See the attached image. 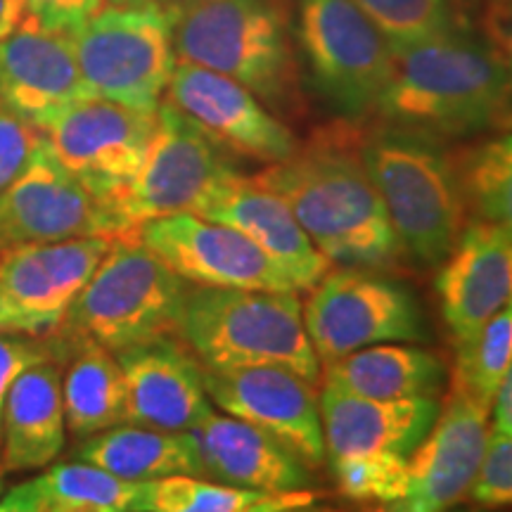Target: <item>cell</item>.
<instances>
[{"label": "cell", "mask_w": 512, "mask_h": 512, "mask_svg": "<svg viewBox=\"0 0 512 512\" xmlns=\"http://www.w3.org/2000/svg\"><path fill=\"white\" fill-rule=\"evenodd\" d=\"M166 95V102L233 155L278 164L299 145L290 128L275 119L252 91L219 72L176 62Z\"/></svg>", "instance_id": "16"}, {"label": "cell", "mask_w": 512, "mask_h": 512, "mask_svg": "<svg viewBox=\"0 0 512 512\" xmlns=\"http://www.w3.org/2000/svg\"><path fill=\"white\" fill-rule=\"evenodd\" d=\"M138 240L190 285L299 292L290 275L247 235L202 216L147 221L138 228Z\"/></svg>", "instance_id": "14"}, {"label": "cell", "mask_w": 512, "mask_h": 512, "mask_svg": "<svg viewBox=\"0 0 512 512\" xmlns=\"http://www.w3.org/2000/svg\"><path fill=\"white\" fill-rule=\"evenodd\" d=\"M467 496L472 503L489 510L512 508V434H489L482 463Z\"/></svg>", "instance_id": "33"}, {"label": "cell", "mask_w": 512, "mask_h": 512, "mask_svg": "<svg viewBox=\"0 0 512 512\" xmlns=\"http://www.w3.org/2000/svg\"><path fill=\"white\" fill-rule=\"evenodd\" d=\"M484 27L489 43L501 55L512 81V0H498L484 10Z\"/></svg>", "instance_id": "38"}, {"label": "cell", "mask_w": 512, "mask_h": 512, "mask_svg": "<svg viewBox=\"0 0 512 512\" xmlns=\"http://www.w3.org/2000/svg\"><path fill=\"white\" fill-rule=\"evenodd\" d=\"M434 287L458 347L512 302V230L479 219L467 223Z\"/></svg>", "instance_id": "19"}, {"label": "cell", "mask_w": 512, "mask_h": 512, "mask_svg": "<svg viewBox=\"0 0 512 512\" xmlns=\"http://www.w3.org/2000/svg\"><path fill=\"white\" fill-rule=\"evenodd\" d=\"M188 285L138 235H121L76 294L55 335L72 351L95 344L112 354L159 337H178Z\"/></svg>", "instance_id": "6"}, {"label": "cell", "mask_w": 512, "mask_h": 512, "mask_svg": "<svg viewBox=\"0 0 512 512\" xmlns=\"http://www.w3.org/2000/svg\"><path fill=\"white\" fill-rule=\"evenodd\" d=\"M392 53L453 31L451 0H354Z\"/></svg>", "instance_id": "31"}, {"label": "cell", "mask_w": 512, "mask_h": 512, "mask_svg": "<svg viewBox=\"0 0 512 512\" xmlns=\"http://www.w3.org/2000/svg\"><path fill=\"white\" fill-rule=\"evenodd\" d=\"M188 434L202 479L266 494L304 491L313 482L309 467L292 448L233 415L211 411Z\"/></svg>", "instance_id": "23"}, {"label": "cell", "mask_w": 512, "mask_h": 512, "mask_svg": "<svg viewBox=\"0 0 512 512\" xmlns=\"http://www.w3.org/2000/svg\"><path fill=\"white\" fill-rule=\"evenodd\" d=\"M448 512H482V510H448Z\"/></svg>", "instance_id": "45"}, {"label": "cell", "mask_w": 512, "mask_h": 512, "mask_svg": "<svg viewBox=\"0 0 512 512\" xmlns=\"http://www.w3.org/2000/svg\"><path fill=\"white\" fill-rule=\"evenodd\" d=\"M204 387L226 415L283 441L309 467L325 463L318 394L306 377L278 366L204 368Z\"/></svg>", "instance_id": "15"}, {"label": "cell", "mask_w": 512, "mask_h": 512, "mask_svg": "<svg viewBox=\"0 0 512 512\" xmlns=\"http://www.w3.org/2000/svg\"><path fill=\"white\" fill-rule=\"evenodd\" d=\"M453 162L465 209L512 230V133L484 140Z\"/></svg>", "instance_id": "28"}, {"label": "cell", "mask_w": 512, "mask_h": 512, "mask_svg": "<svg viewBox=\"0 0 512 512\" xmlns=\"http://www.w3.org/2000/svg\"><path fill=\"white\" fill-rule=\"evenodd\" d=\"M0 512H119L112 508H95V505H83L67 501V498L43 489L36 479L17 484L0 501Z\"/></svg>", "instance_id": "37"}, {"label": "cell", "mask_w": 512, "mask_h": 512, "mask_svg": "<svg viewBox=\"0 0 512 512\" xmlns=\"http://www.w3.org/2000/svg\"><path fill=\"white\" fill-rule=\"evenodd\" d=\"M0 494H3V470H0Z\"/></svg>", "instance_id": "44"}, {"label": "cell", "mask_w": 512, "mask_h": 512, "mask_svg": "<svg viewBox=\"0 0 512 512\" xmlns=\"http://www.w3.org/2000/svg\"><path fill=\"white\" fill-rule=\"evenodd\" d=\"M76 458L126 482H150L171 475L200 477V460L188 432L119 425L86 437Z\"/></svg>", "instance_id": "26"}, {"label": "cell", "mask_w": 512, "mask_h": 512, "mask_svg": "<svg viewBox=\"0 0 512 512\" xmlns=\"http://www.w3.org/2000/svg\"><path fill=\"white\" fill-rule=\"evenodd\" d=\"M235 169L219 145L200 126L159 102L157 128L140 171L112 197L121 235H138L147 221L176 214H197L209 195Z\"/></svg>", "instance_id": "8"}, {"label": "cell", "mask_w": 512, "mask_h": 512, "mask_svg": "<svg viewBox=\"0 0 512 512\" xmlns=\"http://www.w3.org/2000/svg\"><path fill=\"white\" fill-rule=\"evenodd\" d=\"M91 98L72 36L19 27L0 38V105L43 131L76 100Z\"/></svg>", "instance_id": "21"}, {"label": "cell", "mask_w": 512, "mask_h": 512, "mask_svg": "<svg viewBox=\"0 0 512 512\" xmlns=\"http://www.w3.org/2000/svg\"><path fill=\"white\" fill-rule=\"evenodd\" d=\"M361 140L351 124L323 126L256 178L290 204L328 264L384 271L399 261L401 245L363 164Z\"/></svg>", "instance_id": "1"}, {"label": "cell", "mask_w": 512, "mask_h": 512, "mask_svg": "<svg viewBox=\"0 0 512 512\" xmlns=\"http://www.w3.org/2000/svg\"><path fill=\"white\" fill-rule=\"evenodd\" d=\"M3 3H5V0H0V12H3Z\"/></svg>", "instance_id": "46"}, {"label": "cell", "mask_w": 512, "mask_h": 512, "mask_svg": "<svg viewBox=\"0 0 512 512\" xmlns=\"http://www.w3.org/2000/svg\"><path fill=\"white\" fill-rule=\"evenodd\" d=\"M456 370L451 387L491 411L496 392L512 366V302L456 347Z\"/></svg>", "instance_id": "29"}, {"label": "cell", "mask_w": 512, "mask_h": 512, "mask_svg": "<svg viewBox=\"0 0 512 512\" xmlns=\"http://www.w3.org/2000/svg\"><path fill=\"white\" fill-rule=\"evenodd\" d=\"M494 432L512 434V366L505 373L494 399Z\"/></svg>", "instance_id": "40"}, {"label": "cell", "mask_w": 512, "mask_h": 512, "mask_svg": "<svg viewBox=\"0 0 512 512\" xmlns=\"http://www.w3.org/2000/svg\"><path fill=\"white\" fill-rule=\"evenodd\" d=\"M112 240L74 238L0 254V335H55Z\"/></svg>", "instance_id": "13"}, {"label": "cell", "mask_w": 512, "mask_h": 512, "mask_svg": "<svg viewBox=\"0 0 512 512\" xmlns=\"http://www.w3.org/2000/svg\"><path fill=\"white\" fill-rule=\"evenodd\" d=\"M316 501V494H311V491H285V494H271L266 496L264 501H259L252 508L245 510V512H285V510H292V508H306V505H311Z\"/></svg>", "instance_id": "39"}, {"label": "cell", "mask_w": 512, "mask_h": 512, "mask_svg": "<svg viewBox=\"0 0 512 512\" xmlns=\"http://www.w3.org/2000/svg\"><path fill=\"white\" fill-rule=\"evenodd\" d=\"M76 64L93 98L157 112L176 67L166 8L112 5L72 34Z\"/></svg>", "instance_id": "7"}, {"label": "cell", "mask_w": 512, "mask_h": 512, "mask_svg": "<svg viewBox=\"0 0 512 512\" xmlns=\"http://www.w3.org/2000/svg\"><path fill=\"white\" fill-rule=\"evenodd\" d=\"M100 235L121 238L112 204L69 174L43 140L27 169L0 190V254Z\"/></svg>", "instance_id": "11"}, {"label": "cell", "mask_w": 512, "mask_h": 512, "mask_svg": "<svg viewBox=\"0 0 512 512\" xmlns=\"http://www.w3.org/2000/svg\"><path fill=\"white\" fill-rule=\"evenodd\" d=\"M126 384L128 425L188 432L214 411L204 368L178 337L117 351Z\"/></svg>", "instance_id": "18"}, {"label": "cell", "mask_w": 512, "mask_h": 512, "mask_svg": "<svg viewBox=\"0 0 512 512\" xmlns=\"http://www.w3.org/2000/svg\"><path fill=\"white\" fill-rule=\"evenodd\" d=\"M43 140L41 128L0 105V190L27 169Z\"/></svg>", "instance_id": "35"}, {"label": "cell", "mask_w": 512, "mask_h": 512, "mask_svg": "<svg viewBox=\"0 0 512 512\" xmlns=\"http://www.w3.org/2000/svg\"><path fill=\"white\" fill-rule=\"evenodd\" d=\"M361 157L401 252L420 264H441L465 228L456 162L434 138L389 124L363 133Z\"/></svg>", "instance_id": "5"}, {"label": "cell", "mask_w": 512, "mask_h": 512, "mask_svg": "<svg viewBox=\"0 0 512 512\" xmlns=\"http://www.w3.org/2000/svg\"><path fill=\"white\" fill-rule=\"evenodd\" d=\"M112 5H147V3H159V0H110Z\"/></svg>", "instance_id": "41"}, {"label": "cell", "mask_w": 512, "mask_h": 512, "mask_svg": "<svg viewBox=\"0 0 512 512\" xmlns=\"http://www.w3.org/2000/svg\"><path fill=\"white\" fill-rule=\"evenodd\" d=\"M102 8V0H22L19 27L72 36ZM17 27V29H19Z\"/></svg>", "instance_id": "36"}, {"label": "cell", "mask_w": 512, "mask_h": 512, "mask_svg": "<svg viewBox=\"0 0 512 512\" xmlns=\"http://www.w3.org/2000/svg\"><path fill=\"white\" fill-rule=\"evenodd\" d=\"M318 406L328 460L366 453H399L411 458L441 413L437 396L377 401L351 394L328 380Z\"/></svg>", "instance_id": "22"}, {"label": "cell", "mask_w": 512, "mask_h": 512, "mask_svg": "<svg viewBox=\"0 0 512 512\" xmlns=\"http://www.w3.org/2000/svg\"><path fill=\"white\" fill-rule=\"evenodd\" d=\"M325 380L351 394L377 401L439 396L446 387V366L437 354L418 347L375 344L328 363Z\"/></svg>", "instance_id": "25"}, {"label": "cell", "mask_w": 512, "mask_h": 512, "mask_svg": "<svg viewBox=\"0 0 512 512\" xmlns=\"http://www.w3.org/2000/svg\"><path fill=\"white\" fill-rule=\"evenodd\" d=\"M178 339L207 370L278 366L320 377L297 292L188 285Z\"/></svg>", "instance_id": "3"}, {"label": "cell", "mask_w": 512, "mask_h": 512, "mask_svg": "<svg viewBox=\"0 0 512 512\" xmlns=\"http://www.w3.org/2000/svg\"><path fill=\"white\" fill-rule=\"evenodd\" d=\"M339 494L356 503H392L406 494L408 458L399 453H366L330 460Z\"/></svg>", "instance_id": "32"}, {"label": "cell", "mask_w": 512, "mask_h": 512, "mask_svg": "<svg viewBox=\"0 0 512 512\" xmlns=\"http://www.w3.org/2000/svg\"><path fill=\"white\" fill-rule=\"evenodd\" d=\"M0 437L3 475L38 470L57 460L67 437L60 361L38 363L17 377L3 406Z\"/></svg>", "instance_id": "24"}, {"label": "cell", "mask_w": 512, "mask_h": 512, "mask_svg": "<svg viewBox=\"0 0 512 512\" xmlns=\"http://www.w3.org/2000/svg\"><path fill=\"white\" fill-rule=\"evenodd\" d=\"M389 126L430 138L470 136L512 121V81L491 43L448 31L394 53L377 102Z\"/></svg>", "instance_id": "2"}, {"label": "cell", "mask_w": 512, "mask_h": 512, "mask_svg": "<svg viewBox=\"0 0 512 512\" xmlns=\"http://www.w3.org/2000/svg\"><path fill=\"white\" fill-rule=\"evenodd\" d=\"M195 216L240 230L290 275L299 290H311L328 273L330 264L299 226L290 204L256 176L247 178L235 171Z\"/></svg>", "instance_id": "20"}, {"label": "cell", "mask_w": 512, "mask_h": 512, "mask_svg": "<svg viewBox=\"0 0 512 512\" xmlns=\"http://www.w3.org/2000/svg\"><path fill=\"white\" fill-rule=\"evenodd\" d=\"M266 496L271 494L192 475H171L140 482L128 512H245Z\"/></svg>", "instance_id": "30"}, {"label": "cell", "mask_w": 512, "mask_h": 512, "mask_svg": "<svg viewBox=\"0 0 512 512\" xmlns=\"http://www.w3.org/2000/svg\"><path fill=\"white\" fill-rule=\"evenodd\" d=\"M74 351L62 380L67 430L74 437L86 439L128 425L126 384L117 356L95 344H83Z\"/></svg>", "instance_id": "27"}, {"label": "cell", "mask_w": 512, "mask_h": 512, "mask_svg": "<svg viewBox=\"0 0 512 512\" xmlns=\"http://www.w3.org/2000/svg\"><path fill=\"white\" fill-rule=\"evenodd\" d=\"M304 306V325L320 363L387 342L427 335L415 294L361 268L325 273Z\"/></svg>", "instance_id": "10"}, {"label": "cell", "mask_w": 512, "mask_h": 512, "mask_svg": "<svg viewBox=\"0 0 512 512\" xmlns=\"http://www.w3.org/2000/svg\"><path fill=\"white\" fill-rule=\"evenodd\" d=\"M489 439V411L451 387L432 432L408 458L406 494L370 512H448L467 496Z\"/></svg>", "instance_id": "17"}, {"label": "cell", "mask_w": 512, "mask_h": 512, "mask_svg": "<svg viewBox=\"0 0 512 512\" xmlns=\"http://www.w3.org/2000/svg\"><path fill=\"white\" fill-rule=\"evenodd\" d=\"M491 3H498V0H484V10H486V8H489V5H491Z\"/></svg>", "instance_id": "43"}, {"label": "cell", "mask_w": 512, "mask_h": 512, "mask_svg": "<svg viewBox=\"0 0 512 512\" xmlns=\"http://www.w3.org/2000/svg\"><path fill=\"white\" fill-rule=\"evenodd\" d=\"M285 512H330V510H309V505H306V508H292V510H285Z\"/></svg>", "instance_id": "42"}, {"label": "cell", "mask_w": 512, "mask_h": 512, "mask_svg": "<svg viewBox=\"0 0 512 512\" xmlns=\"http://www.w3.org/2000/svg\"><path fill=\"white\" fill-rule=\"evenodd\" d=\"M166 17L178 60L228 76L268 105H290L297 69L278 0H176Z\"/></svg>", "instance_id": "4"}, {"label": "cell", "mask_w": 512, "mask_h": 512, "mask_svg": "<svg viewBox=\"0 0 512 512\" xmlns=\"http://www.w3.org/2000/svg\"><path fill=\"white\" fill-rule=\"evenodd\" d=\"M299 41L313 83L335 110L363 117L377 110L394 74V53L354 0H302Z\"/></svg>", "instance_id": "9"}, {"label": "cell", "mask_w": 512, "mask_h": 512, "mask_svg": "<svg viewBox=\"0 0 512 512\" xmlns=\"http://www.w3.org/2000/svg\"><path fill=\"white\" fill-rule=\"evenodd\" d=\"M72 347L60 335L27 337V335H0V420L10 387L24 370L46 361H60Z\"/></svg>", "instance_id": "34"}, {"label": "cell", "mask_w": 512, "mask_h": 512, "mask_svg": "<svg viewBox=\"0 0 512 512\" xmlns=\"http://www.w3.org/2000/svg\"><path fill=\"white\" fill-rule=\"evenodd\" d=\"M155 128L157 112L133 110L91 95L57 114L43 128V136L69 174L110 202L136 178Z\"/></svg>", "instance_id": "12"}]
</instances>
